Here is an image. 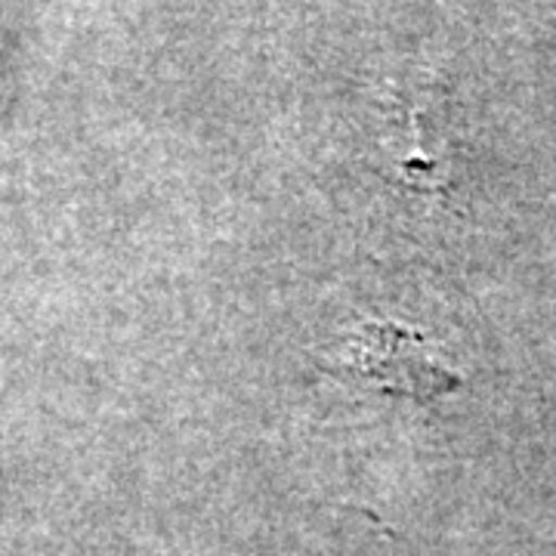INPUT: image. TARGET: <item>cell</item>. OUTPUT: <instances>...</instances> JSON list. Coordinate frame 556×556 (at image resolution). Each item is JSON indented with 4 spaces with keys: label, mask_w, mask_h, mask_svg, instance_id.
<instances>
[{
    "label": "cell",
    "mask_w": 556,
    "mask_h": 556,
    "mask_svg": "<svg viewBox=\"0 0 556 556\" xmlns=\"http://www.w3.org/2000/svg\"><path fill=\"white\" fill-rule=\"evenodd\" d=\"M346 358L358 378L396 396L433 402L460 390V371L430 353L420 331L399 321H362L346 340Z\"/></svg>",
    "instance_id": "1"
}]
</instances>
